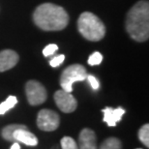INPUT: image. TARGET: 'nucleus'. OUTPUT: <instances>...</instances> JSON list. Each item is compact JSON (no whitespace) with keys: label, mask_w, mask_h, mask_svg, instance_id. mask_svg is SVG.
I'll list each match as a JSON object with an SVG mask.
<instances>
[{"label":"nucleus","mask_w":149,"mask_h":149,"mask_svg":"<svg viewBox=\"0 0 149 149\" xmlns=\"http://www.w3.org/2000/svg\"><path fill=\"white\" fill-rule=\"evenodd\" d=\"M33 19L35 24L45 31H59L68 25L69 16L61 6L44 3L34 11Z\"/></svg>","instance_id":"obj_1"},{"label":"nucleus","mask_w":149,"mask_h":149,"mask_svg":"<svg viewBox=\"0 0 149 149\" xmlns=\"http://www.w3.org/2000/svg\"><path fill=\"white\" fill-rule=\"evenodd\" d=\"M126 29L132 39L145 42L149 37V3L141 0L129 11L126 19Z\"/></svg>","instance_id":"obj_2"},{"label":"nucleus","mask_w":149,"mask_h":149,"mask_svg":"<svg viewBox=\"0 0 149 149\" xmlns=\"http://www.w3.org/2000/svg\"><path fill=\"white\" fill-rule=\"evenodd\" d=\"M77 29L86 40L101 41L105 37L106 27L99 17L90 12H84L77 19Z\"/></svg>","instance_id":"obj_3"},{"label":"nucleus","mask_w":149,"mask_h":149,"mask_svg":"<svg viewBox=\"0 0 149 149\" xmlns=\"http://www.w3.org/2000/svg\"><path fill=\"white\" fill-rule=\"evenodd\" d=\"M87 72L86 69L80 64H73L67 67L60 76V85L62 89L66 92L73 91V84L77 81H83L86 79Z\"/></svg>","instance_id":"obj_4"},{"label":"nucleus","mask_w":149,"mask_h":149,"mask_svg":"<svg viewBox=\"0 0 149 149\" xmlns=\"http://www.w3.org/2000/svg\"><path fill=\"white\" fill-rule=\"evenodd\" d=\"M60 117L58 113L50 109H42L37 116V126L39 129L46 132H52L59 127Z\"/></svg>","instance_id":"obj_5"},{"label":"nucleus","mask_w":149,"mask_h":149,"mask_svg":"<svg viewBox=\"0 0 149 149\" xmlns=\"http://www.w3.org/2000/svg\"><path fill=\"white\" fill-rule=\"evenodd\" d=\"M25 92L28 103L31 106H38L47 100V90L37 80H29L25 85Z\"/></svg>","instance_id":"obj_6"},{"label":"nucleus","mask_w":149,"mask_h":149,"mask_svg":"<svg viewBox=\"0 0 149 149\" xmlns=\"http://www.w3.org/2000/svg\"><path fill=\"white\" fill-rule=\"evenodd\" d=\"M54 101L56 106L61 111L65 113H70L76 111L77 103L74 97L69 92L64 91L63 89L57 90L54 94Z\"/></svg>","instance_id":"obj_7"},{"label":"nucleus","mask_w":149,"mask_h":149,"mask_svg":"<svg viewBox=\"0 0 149 149\" xmlns=\"http://www.w3.org/2000/svg\"><path fill=\"white\" fill-rule=\"evenodd\" d=\"M19 54L11 49L0 52V72H5L12 69L19 62Z\"/></svg>","instance_id":"obj_8"},{"label":"nucleus","mask_w":149,"mask_h":149,"mask_svg":"<svg viewBox=\"0 0 149 149\" xmlns=\"http://www.w3.org/2000/svg\"><path fill=\"white\" fill-rule=\"evenodd\" d=\"M79 149H97V138L94 131L85 128L81 130L79 138Z\"/></svg>","instance_id":"obj_9"},{"label":"nucleus","mask_w":149,"mask_h":149,"mask_svg":"<svg viewBox=\"0 0 149 149\" xmlns=\"http://www.w3.org/2000/svg\"><path fill=\"white\" fill-rule=\"evenodd\" d=\"M102 111L104 113V122H106L109 126L114 127L122 119V116L125 113V109L122 108L112 109L108 107V108L102 109Z\"/></svg>","instance_id":"obj_10"},{"label":"nucleus","mask_w":149,"mask_h":149,"mask_svg":"<svg viewBox=\"0 0 149 149\" xmlns=\"http://www.w3.org/2000/svg\"><path fill=\"white\" fill-rule=\"evenodd\" d=\"M13 138L14 141H16L17 142H22V143H24L25 145H29V146H36L38 144V139L33 134L29 132L27 128L17 130L14 133Z\"/></svg>","instance_id":"obj_11"},{"label":"nucleus","mask_w":149,"mask_h":149,"mask_svg":"<svg viewBox=\"0 0 149 149\" xmlns=\"http://www.w3.org/2000/svg\"><path fill=\"white\" fill-rule=\"evenodd\" d=\"M27 128L25 125H20V124H11V125H8L3 128L2 130V136L4 138L6 141H14V138H13V135L14 133L16 132L17 130L19 129H25Z\"/></svg>","instance_id":"obj_12"},{"label":"nucleus","mask_w":149,"mask_h":149,"mask_svg":"<svg viewBox=\"0 0 149 149\" xmlns=\"http://www.w3.org/2000/svg\"><path fill=\"white\" fill-rule=\"evenodd\" d=\"M17 99L16 96H9L4 102L0 104V114H5L6 112L13 109L15 106L17 105Z\"/></svg>","instance_id":"obj_13"},{"label":"nucleus","mask_w":149,"mask_h":149,"mask_svg":"<svg viewBox=\"0 0 149 149\" xmlns=\"http://www.w3.org/2000/svg\"><path fill=\"white\" fill-rule=\"evenodd\" d=\"M121 141L116 138H109L103 141L100 149H121Z\"/></svg>","instance_id":"obj_14"},{"label":"nucleus","mask_w":149,"mask_h":149,"mask_svg":"<svg viewBox=\"0 0 149 149\" xmlns=\"http://www.w3.org/2000/svg\"><path fill=\"white\" fill-rule=\"evenodd\" d=\"M139 139L145 146H149V125L144 124L139 130Z\"/></svg>","instance_id":"obj_15"},{"label":"nucleus","mask_w":149,"mask_h":149,"mask_svg":"<svg viewBox=\"0 0 149 149\" xmlns=\"http://www.w3.org/2000/svg\"><path fill=\"white\" fill-rule=\"evenodd\" d=\"M61 147L62 149H79L76 141L70 136H64L61 139Z\"/></svg>","instance_id":"obj_16"},{"label":"nucleus","mask_w":149,"mask_h":149,"mask_svg":"<svg viewBox=\"0 0 149 149\" xmlns=\"http://www.w3.org/2000/svg\"><path fill=\"white\" fill-rule=\"evenodd\" d=\"M103 61V55L101 54L99 52H95L89 56L88 58V64L90 66H96V65H100Z\"/></svg>","instance_id":"obj_17"},{"label":"nucleus","mask_w":149,"mask_h":149,"mask_svg":"<svg viewBox=\"0 0 149 149\" xmlns=\"http://www.w3.org/2000/svg\"><path fill=\"white\" fill-rule=\"evenodd\" d=\"M58 49V47L57 45L55 44H50V45H47V46L45 47L44 50H43V54L46 56V57H49L50 55H53L55 53L56 50Z\"/></svg>","instance_id":"obj_18"},{"label":"nucleus","mask_w":149,"mask_h":149,"mask_svg":"<svg viewBox=\"0 0 149 149\" xmlns=\"http://www.w3.org/2000/svg\"><path fill=\"white\" fill-rule=\"evenodd\" d=\"M64 60H65V55H63V54L56 55L52 59L49 60V65L53 68H56V67L60 66V65L64 62Z\"/></svg>","instance_id":"obj_19"},{"label":"nucleus","mask_w":149,"mask_h":149,"mask_svg":"<svg viewBox=\"0 0 149 149\" xmlns=\"http://www.w3.org/2000/svg\"><path fill=\"white\" fill-rule=\"evenodd\" d=\"M86 79H88V82L89 84L91 85V87L94 89V90H98L100 87V83L99 81L97 80V79L94 76H92V74H87V77H86Z\"/></svg>","instance_id":"obj_20"},{"label":"nucleus","mask_w":149,"mask_h":149,"mask_svg":"<svg viewBox=\"0 0 149 149\" xmlns=\"http://www.w3.org/2000/svg\"><path fill=\"white\" fill-rule=\"evenodd\" d=\"M10 149H20V146H19V142H14L13 145H12Z\"/></svg>","instance_id":"obj_21"},{"label":"nucleus","mask_w":149,"mask_h":149,"mask_svg":"<svg viewBox=\"0 0 149 149\" xmlns=\"http://www.w3.org/2000/svg\"><path fill=\"white\" fill-rule=\"evenodd\" d=\"M52 149H58V148H57V146H54V147H53Z\"/></svg>","instance_id":"obj_22"}]
</instances>
